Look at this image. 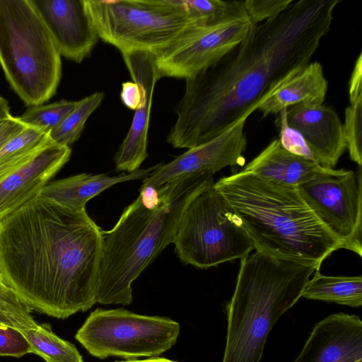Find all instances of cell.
I'll return each instance as SVG.
<instances>
[{"label": "cell", "instance_id": "cell-12", "mask_svg": "<svg viewBox=\"0 0 362 362\" xmlns=\"http://www.w3.org/2000/svg\"><path fill=\"white\" fill-rule=\"evenodd\" d=\"M253 112H247L217 136L188 148L170 163H160L144 179L142 185L158 188L182 175L202 172L214 174L227 166L244 162L243 153L247 146L244 129Z\"/></svg>", "mask_w": 362, "mask_h": 362}, {"label": "cell", "instance_id": "cell-22", "mask_svg": "<svg viewBox=\"0 0 362 362\" xmlns=\"http://www.w3.org/2000/svg\"><path fill=\"white\" fill-rule=\"evenodd\" d=\"M169 4L186 15L195 25L215 24L247 18L243 1L168 0Z\"/></svg>", "mask_w": 362, "mask_h": 362}, {"label": "cell", "instance_id": "cell-14", "mask_svg": "<svg viewBox=\"0 0 362 362\" xmlns=\"http://www.w3.org/2000/svg\"><path fill=\"white\" fill-rule=\"evenodd\" d=\"M61 57L81 63L99 39L84 0H30Z\"/></svg>", "mask_w": 362, "mask_h": 362}, {"label": "cell", "instance_id": "cell-27", "mask_svg": "<svg viewBox=\"0 0 362 362\" xmlns=\"http://www.w3.org/2000/svg\"><path fill=\"white\" fill-rule=\"evenodd\" d=\"M31 311L12 288L0 282V323L21 331L35 328L38 323Z\"/></svg>", "mask_w": 362, "mask_h": 362}, {"label": "cell", "instance_id": "cell-10", "mask_svg": "<svg viewBox=\"0 0 362 362\" xmlns=\"http://www.w3.org/2000/svg\"><path fill=\"white\" fill-rule=\"evenodd\" d=\"M352 170L325 168L296 188L318 218L342 243L362 255L361 166Z\"/></svg>", "mask_w": 362, "mask_h": 362}, {"label": "cell", "instance_id": "cell-3", "mask_svg": "<svg viewBox=\"0 0 362 362\" xmlns=\"http://www.w3.org/2000/svg\"><path fill=\"white\" fill-rule=\"evenodd\" d=\"M214 174H187L158 188L142 185L138 197L110 230H103V250L95 301L127 305L132 283L173 243L181 216L199 194L212 187Z\"/></svg>", "mask_w": 362, "mask_h": 362}, {"label": "cell", "instance_id": "cell-16", "mask_svg": "<svg viewBox=\"0 0 362 362\" xmlns=\"http://www.w3.org/2000/svg\"><path fill=\"white\" fill-rule=\"evenodd\" d=\"M293 362H362L360 317L339 313L316 323Z\"/></svg>", "mask_w": 362, "mask_h": 362}, {"label": "cell", "instance_id": "cell-26", "mask_svg": "<svg viewBox=\"0 0 362 362\" xmlns=\"http://www.w3.org/2000/svg\"><path fill=\"white\" fill-rule=\"evenodd\" d=\"M76 104L77 101L61 100L49 104L33 105L18 118L26 126L40 129L49 134L63 122Z\"/></svg>", "mask_w": 362, "mask_h": 362}, {"label": "cell", "instance_id": "cell-21", "mask_svg": "<svg viewBox=\"0 0 362 362\" xmlns=\"http://www.w3.org/2000/svg\"><path fill=\"white\" fill-rule=\"evenodd\" d=\"M301 297L357 308L362 305V276H326L316 270Z\"/></svg>", "mask_w": 362, "mask_h": 362}, {"label": "cell", "instance_id": "cell-36", "mask_svg": "<svg viewBox=\"0 0 362 362\" xmlns=\"http://www.w3.org/2000/svg\"><path fill=\"white\" fill-rule=\"evenodd\" d=\"M114 362H177V361H173V360L163 358V357L153 356V357H149L146 359H132V360H124V361H115Z\"/></svg>", "mask_w": 362, "mask_h": 362}, {"label": "cell", "instance_id": "cell-6", "mask_svg": "<svg viewBox=\"0 0 362 362\" xmlns=\"http://www.w3.org/2000/svg\"><path fill=\"white\" fill-rule=\"evenodd\" d=\"M0 65L29 107L43 104L57 92L61 55L30 0H0Z\"/></svg>", "mask_w": 362, "mask_h": 362}, {"label": "cell", "instance_id": "cell-18", "mask_svg": "<svg viewBox=\"0 0 362 362\" xmlns=\"http://www.w3.org/2000/svg\"><path fill=\"white\" fill-rule=\"evenodd\" d=\"M160 164V163L146 169H139L130 173H122L117 176L81 173L48 182L39 194L64 206L84 209L87 202L103 191L117 183L144 179Z\"/></svg>", "mask_w": 362, "mask_h": 362}, {"label": "cell", "instance_id": "cell-23", "mask_svg": "<svg viewBox=\"0 0 362 362\" xmlns=\"http://www.w3.org/2000/svg\"><path fill=\"white\" fill-rule=\"evenodd\" d=\"M50 141L45 132L26 126L0 149V182Z\"/></svg>", "mask_w": 362, "mask_h": 362}, {"label": "cell", "instance_id": "cell-9", "mask_svg": "<svg viewBox=\"0 0 362 362\" xmlns=\"http://www.w3.org/2000/svg\"><path fill=\"white\" fill-rule=\"evenodd\" d=\"M180 331V324L167 317L140 315L122 308H98L75 339L93 357L132 360L158 356L169 350Z\"/></svg>", "mask_w": 362, "mask_h": 362}, {"label": "cell", "instance_id": "cell-8", "mask_svg": "<svg viewBox=\"0 0 362 362\" xmlns=\"http://www.w3.org/2000/svg\"><path fill=\"white\" fill-rule=\"evenodd\" d=\"M98 37L120 52L155 53L194 23L168 0H84Z\"/></svg>", "mask_w": 362, "mask_h": 362}, {"label": "cell", "instance_id": "cell-1", "mask_svg": "<svg viewBox=\"0 0 362 362\" xmlns=\"http://www.w3.org/2000/svg\"><path fill=\"white\" fill-rule=\"evenodd\" d=\"M340 0H298L253 25L215 64L186 78L166 141L190 148L217 136L308 64L329 33Z\"/></svg>", "mask_w": 362, "mask_h": 362}, {"label": "cell", "instance_id": "cell-7", "mask_svg": "<svg viewBox=\"0 0 362 362\" xmlns=\"http://www.w3.org/2000/svg\"><path fill=\"white\" fill-rule=\"evenodd\" d=\"M173 243L183 264L200 269L241 259L255 250L239 218L214 186L187 206Z\"/></svg>", "mask_w": 362, "mask_h": 362}, {"label": "cell", "instance_id": "cell-2", "mask_svg": "<svg viewBox=\"0 0 362 362\" xmlns=\"http://www.w3.org/2000/svg\"><path fill=\"white\" fill-rule=\"evenodd\" d=\"M103 230L40 194L0 222V274L31 310L66 319L95 303Z\"/></svg>", "mask_w": 362, "mask_h": 362}, {"label": "cell", "instance_id": "cell-11", "mask_svg": "<svg viewBox=\"0 0 362 362\" xmlns=\"http://www.w3.org/2000/svg\"><path fill=\"white\" fill-rule=\"evenodd\" d=\"M253 25L248 18L192 25L155 52L159 78L186 79L211 66L240 43Z\"/></svg>", "mask_w": 362, "mask_h": 362}, {"label": "cell", "instance_id": "cell-31", "mask_svg": "<svg viewBox=\"0 0 362 362\" xmlns=\"http://www.w3.org/2000/svg\"><path fill=\"white\" fill-rule=\"evenodd\" d=\"M30 353V344L21 330L0 323V356L21 358Z\"/></svg>", "mask_w": 362, "mask_h": 362}, {"label": "cell", "instance_id": "cell-17", "mask_svg": "<svg viewBox=\"0 0 362 362\" xmlns=\"http://www.w3.org/2000/svg\"><path fill=\"white\" fill-rule=\"evenodd\" d=\"M285 114L287 124L303 136L315 161L334 168L346 149L336 111L323 104L300 103L286 109Z\"/></svg>", "mask_w": 362, "mask_h": 362}, {"label": "cell", "instance_id": "cell-29", "mask_svg": "<svg viewBox=\"0 0 362 362\" xmlns=\"http://www.w3.org/2000/svg\"><path fill=\"white\" fill-rule=\"evenodd\" d=\"M285 110L279 113V117L275 122L280 129L278 139L280 144L292 154L315 161L303 136L287 124Z\"/></svg>", "mask_w": 362, "mask_h": 362}, {"label": "cell", "instance_id": "cell-30", "mask_svg": "<svg viewBox=\"0 0 362 362\" xmlns=\"http://www.w3.org/2000/svg\"><path fill=\"white\" fill-rule=\"evenodd\" d=\"M293 0L243 1L245 13L253 25L269 20L284 11Z\"/></svg>", "mask_w": 362, "mask_h": 362}, {"label": "cell", "instance_id": "cell-35", "mask_svg": "<svg viewBox=\"0 0 362 362\" xmlns=\"http://www.w3.org/2000/svg\"><path fill=\"white\" fill-rule=\"evenodd\" d=\"M11 115L8 101L0 95V122L8 118Z\"/></svg>", "mask_w": 362, "mask_h": 362}, {"label": "cell", "instance_id": "cell-4", "mask_svg": "<svg viewBox=\"0 0 362 362\" xmlns=\"http://www.w3.org/2000/svg\"><path fill=\"white\" fill-rule=\"evenodd\" d=\"M214 188L239 218L255 251L318 269L342 243L318 218L296 187L243 170Z\"/></svg>", "mask_w": 362, "mask_h": 362}, {"label": "cell", "instance_id": "cell-37", "mask_svg": "<svg viewBox=\"0 0 362 362\" xmlns=\"http://www.w3.org/2000/svg\"><path fill=\"white\" fill-rule=\"evenodd\" d=\"M0 282H1V283H4V280H3V278H2L1 275V274H0Z\"/></svg>", "mask_w": 362, "mask_h": 362}, {"label": "cell", "instance_id": "cell-19", "mask_svg": "<svg viewBox=\"0 0 362 362\" xmlns=\"http://www.w3.org/2000/svg\"><path fill=\"white\" fill-rule=\"evenodd\" d=\"M325 168L316 161L287 151L276 139L243 171L279 185L297 187Z\"/></svg>", "mask_w": 362, "mask_h": 362}, {"label": "cell", "instance_id": "cell-28", "mask_svg": "<svg viewBox=\"0 0 362 362\" xmlns=\"http://www.w3.org/2000/svg\"><path fill=\"white\" fill-rule=\"evenodd\" d=\"M343 132L350 158L362 164V98L350 102L345 110Z\"/></svg>", "mask_w": 362, "mask_h": 362}, {"label": "cell", "instance_id": "cell-33", "mask_svg": "<svg viewBox=\"0 0 362 362\" xmlns=\"http://www.w3.org/2000/svg\"><path fill=\"white\" fill-rule=\"evenodd\" d=\"M120 98L127 108L136 110L141 100V91L138 85L133 81L124 82L122 84Z\"/></svg>", "mask_w": 362, "mask_h": 362}, {"label": "cell", "instance_id": "cell-24", "mask_svg": "<svg viewBox=\"0 0 362 362\" xmlns=\"http://www.w3.org/2000/svg\"><path fill=\"white\" fill-rule=\"evenodd\" d=\"M21 332L30 344L32 353L46 362H83L76 346L57 336L48 324Z\"/></svg>", "mask_w": 362, "mask_h": 362}, {"label": "cell", "instance_id": "cell-20", "mask_svg": "<svg viewBox=\"0 0 362 362\" xmlns=\"http://www.w3.org/2000/svg\"><path fill=\"white\" fill-rule=\"evenodd\" d=\"M327 88L328 82L321 64L309 63L262 103L258 110L262 117H267L300 103L322 105Z\"/></svg>", "mask_w": 362, "mask_h": 362}, {"label": "cell", "instance_id": "cell-15", "mask_svg": "<svg viewBox=\"0 0 362 362\" xmlns=\"http://www.w3.org/2000/svg\"><path fill=\"white\" fill-rule=\"evenodd\" d=\"M70 146L51 140L0 182V222L39 194L69 161Z\"/></svg>", "mask_w": 362, "mask_h": 362}, {"label": "cell", "instance_id": "cell-25", "mask_svg": "<svg viewBox=\"0 0 362 362\" xmlns=\"http://www.w3.org/2000/svg\"><path fill=\"white\" fill-rule=\"evenodd\" d=\"M104 98V93L97 91L78 100L73 110L49 134V139L66 146L76 142L81 136L87 119L100 106Z\"/></svg>", "mask_w": 362, "mask_h": 362}, {"label": "cell", "instance_id": "cell-5", "mask_svg": "<svg viewBox=\"0 0 362 362\" xmlns=\"http://www.w3.org/2000/svg\"><path fill=\"white\" fill-rule=\"evenodd\" d=\"M315 266L257 251L241 259L227 305L222 362H260L268 334L279 318L301 298Z\"/></svg>", "mask_w": 362, "mask_h": 362}, {"label": "cell", "instance_id": "cell-32", "mask_svg": "<svg viewBox=\"0 0 362 362\" xmlns=\"http://www.w3.org/2000/svg\"><path fill=\"white\" fill-rule=\"evenodd\" d=\"M26 127L18 118L11 115L0 122V149Z\"/></svg>", "mask_w": 362, "mask_h": 362}, {"label": "cell", "instance_id": "cell-13", "mask_svg": "<svg viewBox=\"0 0 362 362\" xmlns=\"http://www.w3.org/2000/svg\"><path fill=\"white\" fill-rule=\"evenodd\" d=\"M132 81L141 91V100L136 109L129 129L115 157L117 171L128 173L139 169L148 156V131L153 95L160 79L153 53L132 50L121 53Z\"/></svg>", "mask_w": 362, "mask_h": 362}, {"label": "cell", "instance_id": "cell-34", "mask_svg": "<svg viewBox=\"0 0 362 362\" xmlns=\"http://www.w3.org/2000/svg\"><path fill=\"white\" fill-rule=\"evenodd\" d=\"M349 100L352 102L362 98V54L356 60L349 84Z\"/></svg>", "mask_w": 362, "mask_h": 362}]
</instances>
